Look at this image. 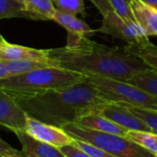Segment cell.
Returning a JSON list of instances; mask_svg holds the SVG:
<instances>
[{"label": "cell", "mask_w": 157, "mask_h": 157, "mask_svg": "<svg viewBox=\"0 0 157 157\" xmlns=\"http://www.w3.org/2000/svg\"><path fill=\"white\" fill-rule=\"evenodd\" d=\"M147 94L157 98V72L150 67L135 73L128 81Z\"/></svg>", "instance_id": "ac0fdd59"}, {"label": "cell", "mask_w": 157, "mask_h": 157, "mask_svg": "<svg viewBox=\"0 0 157 157\" xmlns=\"http://www.w3.org/2000/svg\"><path fill=\"white\" fill-rule=\"evenodd\" d=\"M0 154L5 157H29L23 151L13 148L0 137Z\"/></svg>", "instance_id": "d4e9b609"}, {"label": "cell", "mask_w": 157, "mask_h": 157, "mask_svg": "<svg viewBox=\"0 0 157 157\" xmlns=\"http://www.w3.org/2000/svg\"><path fill=\"white\" fill-rule=\"evenodd\" d=\"M154 157H157V153H156V154L154 155Z\"/></svg>", "instance_id": "d6a6232c"}, {"label": "cell", "mask_w": 157, "mask_h": 157, "mask_svg": "<svg viewBox=\"0 0 157 157\" xmlns=\"http://www.w3.org/2000/svg\"><path fill=\"white\" fill-rule=\"evenodd\" d=\"M0 157H5V156H3V155H1V154H0Z\"/></svg>", "instance_id": "1f68e13d"}, {"label": "cell", "mask_w": 157, "mask_h": 157, "mask_svg": "<svg viewBox=\"0 0 157 157\" xmlns=\"http://www.w3.org/2000/svg\"><path fill=\"white\" fill-rule=\"evenodd\" d=\"M20 59L48 60V49H36L10 44L7 41L0 44V62Z\"/></svg>", "instance_id": "30bf717a"}, {"label": "cell", "mask_w": 157, "mask_h": 157, "mask_svg": "<svg viewBox=\"0 0 157 157\" xmlns=\"http://www.w3.org/2000/svg\"><path fill=\"white\" fill-rule=\"evenodd\" d=\"M87 77L97 88L101 97L108 102L157 110V98L128 82L104 76Z\"/></svg>", "instance_id": "5b68a950"}, {"label": "cell", "mask_w": 157, "mask_h": 157, "mask_svg": "<svg viewBox=\"0 0 157 157\" xmlns=\"http://www.w3.org/2000/svg\"><path fill=\"white\" fill-rule=\"evenodd\" d=\"M96 112L128 130L152 131V129L142 119L131 113L128 108L122 104L109 102L100 106Z\"/></svg>", "instance_id": "ba28073f"}, {"label": "cell", "mask_w": 157, "mask_h": 157, "mask_svg": "<svg viewBox=\"0 0 157 157\" xmlns=\"http://www.w3.org/2000/svg\"><path fill=\"white\" fill-rule=\"evenodd\" d=\"M5 41H6V40H5V39H4V37L1 35V33H0V44H1V43H4Z\"/></svg>", "instance_id": "f546056e"}, {"label": "cell", "mask_w": 157, "mask_h": 157, "mask_svg": "<svg viewBox=\"0 0 157 157\" xmlns=\"http://www.w3.org/2000/svg\"><path fill=\"white\" fill-rule=\"evenodd\" d=\"M112 10L125 21L135 22L129 0H108Z\"/></svg>", "instance_id": "603a6c76"}, {"label": "cell", "mask_w": 157, "mask_h": 157, "mask_svg": "<svg viewBox=\"0 0 157 157\" xmlns=\"http://www.w3.org/2000/svg\"><path fill=\"white\" fill-rule=\"evenodd\" d=\"M15 135L22 146V151L29 157H66L59 148L41 141L25 131H18Z\"/></svg>", "instance_id": "8fae6325"}, {"label": "cell", "mask_w": 157, "mask_h": 157, "mask_svg": "<svg viewBox=\"0 0 157 157\" xmlns=\"http://www.w3.org/2000/svg\"><path fill=\"white\" fill-rule=\"evenodd\" d=\"M24 6L33 21H52L56 11L52 0H29Z\"/></svg>", "instance_id": "2e32d148"}, {"label": "cell", "mask_w": 157, "mask_h": 157, "mask_svg": "<svg viewBox=\"0 0 157 157\" xmlns=\"http://www.w3.org/2000/svg\"><path fill=\"white\" fill-rule=\"evenodd\" d=\"M90 1L93 2V4L97 8V10L103 16L105 15L108 11L113 10L108 0H90Z\"/></svg>", "instance_id": "4316f807"}, {"label": "cell", "mask_w": 157, "mask_h": 157, "mask_svg": "<svg viewBox=\"0 0 157 157\" xmlns=\"http://www.w3.org/2000/svg\"><path fill=\"white\" fill-rule=\"evenodd\" d=\"M126 50L142 60L148 67L157 72V46L150 41L142 44L125 45Z\"/></svg>", "instance_id": "9a60e30c"}, {"label": "cell", "mask_w": 157, "mask_h": 157, "mask_svg": "<svg viewBox=\"0 0 157 157\" xmlns=\"http://www.w3.org/2000/svg\"><path fill=\"white\" fill-rule=\"evenodd\" d=\"M25 132L41 141L57 148L71 144L74 140V138L64 128L44 123L28 116L26 119Z\"/></svg>", "instance_id": "52a82bcc"}, {"label": "cell", "mask_w": 157, "mask_h": 157, "mask_svg": "<svg viewBox=\"0 0 157 157\" xmlns=\"http://www.w3.org/2000/svg\"><path fill=\"white\" fill-rule=\"evenodd\" d=\"M48 57L57 67L85 76H104L128 82L147 65L124 47H109L84 37L67 38V45L48 49Z\"/></svg>", "instance_id": "7a4b0ae2"}, {"label": "cell", "mask_w": 157, "mask_h": 157, "mask_svg": "<svg viewBox=\"0 0 157 157\" xmlns=\"http://www.w3.org/2000/svg\"><path fill=\"white\" fill-rule=\"evenodd\" d=\"M10 18L31 20L24 4L20 0H0V20Z\"/></svg>", "instance_id": "ffe728a7"}, {"label": "cell", "mask_w": 157, "mask_h": 157, "mask_svg": "<svg viewBox=\"0 0 157 157\" xmlns=\"http://www.w3.org/2000/svg\"><path fill=\"white\" fill-rule=\"evenodd\" d=\"M59 149L66 157H93L74 143L62 146Z\"/></svg>", "instance_id": "484cf974"}, {"label": "cell", "mask_w": 157, "mask_h": 157, "mask_svg": "<svg viewBox=\"0 0 157 157\" xmlns=\"http://www.w3.org/2000/svg\"><path fill=\"white\" fill-rule=\"evenodd\" d=\"M75 123L102 132H107L121 136H127L128 129L105 117V116L99 114L96 111L88 113L81 117Z\"/></svg>", "instance_id": "4fadbf2b"}, {"label": "cell", "mask_w": 157, "mask_h": 157, "mask_svg": "<svg viewBox=\"0 0 157 157\" xmlns=\"http://www.w3.org/2000/svg\"><path fill=\"white\" fill-rule=\"evenodd\" d=\"M10 77V73L6 67V64L3 62H0V80Z\"/></svg>", "instance_id": "83f0119b"}, {"label": "cell", "mask_w": 157, "mask_h": 157, "mask_svg": "<svg viewBox=\"0 0 157 157\" xmlns=\"http://www.w3.org/2000/svg\"><path fill=\"white\" fill-rule=\"evenodd\" d=\"M56 10L63 13L77 16L84 14L85 5L84 0H52Z\"/></svg>", "instance_id": "44dd1931"}, {"label": "cell", "mask_w": 157, "mask_h": 157, "mask_svg": "<svg viewBox=\"0 0 157 157\" xmlns=\"http://www.w3.org/2000/svg\"><path fill=\"white\" fill-rule=\"evenodd\" d=\"M126 105L131 113L142 119L152 129L153 132L157 133V110L127 105Z\"/></svg>", "instance_id": "7402d4cb"}, {"label": "cell", "mask_w": 157, "mask_h": 157, "mask_svg": "<svg viewBox=\"0 0 157 157\" xmlns=\"http://www.w3.org/2000/svg\"><path fill=\"white\" fill-rule=\"evenodd\" d=\"M129 3L136 22L148 36H157V10L140 0H129Z\"/></svg>", "instance_id": "7c38bea8"}, {"label": "cell", "mask_w": 157, "mask_h": 157, "mask_svg": "<svg viewBox=\"0 0 157 157\" xmlns=\"http://www.w3.org/2000/svg\"><path fill=\"white\" fill-rule=\"evenodd\" d=\"M6 92L28 117L60 128L75 123L81 117L109 103L101 97L88 77L65 88L42 92Z\"/></svg>", "instance_id": "6da1fadb"}, {"label": "cell", "mask_w": 157, "mask_h": 157, "mask_svg": "<svg viewBox=\"0 0 157 157\" xmlns=\"http://www.w3.org/2000/svg\"><path fill=\"white\" fill-rule=\"evenodd\" d=\"M96 32L123 40L127 44H142L150 41L147 33L136 21L125 22L114 10H110L103 16L102 25L96 29Z\"/></svg>", "instance_id": "8992f818"}, {"label": "cell", "mask_w": 157, "mask_h": 157, "mask_svg": "<svg viewBox=\"0 0 157 157\" xmlns=\"http://www.w3.org/2000/svg\"><path fill=\"white\" fill-rule=\"evenodd\" d=\"M20 1H21V3H23V4L25 5V3H27V2L29 1V0H20Z\"/></svg>", "instance_id": "4dcf8cb0"}, {"label": "cell", "mask_w": 157, "mask_h": 157, "mask_svg": "<svg viewBox=\"0 0 157 157\" xmlns=\"http://www.w3.org/2000/svg\"><path fill=\"white\" fill-rule=\"evenodd\" d=\"M140 1L157 10V0H140Z\"/></svg>", "instance_id": "f1b7e54d"}, {"label": "cell", "mask_w": 157, "mask_h": 157, "mask_svg": "<svg viewBox=\"0 0 157 157\" xmlns=\"http://www.w3.org/2000/svg\"><path fill=\"white\" fill-rule=\"evenodd\" d=\"M52 21L67 31V38H80L96 33V30L92 29L86 22L78 19L76 16L63 13L59 10L56 11Z\"/></svg>", "instance_id": "5bb4252c"}, {"label": "cell", "mask_w": 157, "mask_h": 157, "mask_svg": "<svg viewBox=\"0 0 157 157\" xmlns=\"http://www.w3.org/2000/svg\"><path fill=\"white\" fill-rule=\"evenodd\" d=\"M127 137L152 154L157 153V133L153 131L128 130Z\"/></svg>", "instance_id": "d6986e66"}, {"label": "cell", "mask_w": 157, "mask_h": 157, "mask_svg": "<svg viewBox=\"0 0 157 157\" xmlns=\"http://www.w3.org/2000/svg\"><path fill=\"white\" fill-rule=\"evenodd\" d=\"M27 115L18 106L10 95L0 89V126L16 133L25 131Z\"/></svg>", "instance_id": "9c48e42d"}, {"label": "cell", "mask_w": 157, "mask_h": 157, "mask_svg": "<svg viewBox=\"0 0 157 157\" xmlns=\"http://www.w3.org/2000/svg\"><path fill=\"white\" fill-rule=\"evenodd\" d=\"M62 128L74 139L100 147L117 157H154V154L140 147L127 136L94 130L77 123L67 124Z\"/></svg>", "instance_id": "277c9868"}, {"label": "cell", "mask_w": 157, "mask_h": 157, "mask_svg": "<svg viewBox=\"0 0 157 157\" xmlns=\"http://www.w3.org/2000/svg\"><path fill=\"white\" fill-rule=\"evenodd\" d=\"M87 76L59 67L37 68L0 80V89L13 92H42L81 82Z\"/></svg>", "instance_id": "3957f363"}, {"label": "cell", "mask_w": 157, "mask_h": 157, "mask_svg": "<svg viewBox=\"0 0 157 157\" xmlns=\"http://www.w3.org/2000/svg\"><path fill=\"white\" fill-rule=\"evenodd\" d=\"M10 73V76H15L29 72L37 68L47 67H57L56 62L52 59L42 60V59H20L4 62Z\"/></svg>", "instance_id": "e0dca14e"}, {"label": "cell", "mask_w": 157, "mask_h": 157, "mask_svg": "<svg viewBox=\"0 0 157 157\" xmlns=\"http://www.w3.org/2000/svg\"><path fill=\"white\" fill-rule=\"evenodd\" d=\"M72 143H74L78 147H80L82 150H83L84 151H86L93 157H117V156L105 151V150H103L100 147H97L94 144H91L89 142H86V141H83L81 140L74 139Z\"/></svg>", "instance_id": "cb8c5ba5"}]
</instances>
